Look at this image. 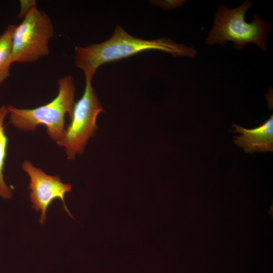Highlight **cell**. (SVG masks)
<instances>
[{"label": "cell", "mask_w": 273, "mask_h": 273, "mask_svg": "<svg viewBox=\"0 0 273 273\" xmlns=\"http://www.w3.org/2000/svg\"><path fill=\"white\" fill-rule=\"evenodd\" d=\"M149 50L163 51L173 57L192 58L197 54L193 48L169 38L144 39L132 36L116 25L112 36L107 40L86 47L76 46L74 63L83 72L85 81H92L97 70L103 64Z\"/></svg>", "instance_id": "1"}, {"label": "cell", "mask_w": 273, "mask_h": 273, "mask_svg": "<svg viewBox=\"0 0 273 273\" xmlns=\"http://www.w3.org/2000/svg\"><path fill=\"white\" fill-rule=\"evenodd\" d=\"M252 5L250 1H246L232 9L224 5L218 7L214 14L212 27L205 40L206 44H218L225 47L226 42L230 41L237 50H242L248 43H253L261 51L266 52V39L270 26L257 14L253 15L251 23L245 21L246 13Z\"/></svg>", "instance_id": "2"}, {"label": "cell", "mask_w": 273, "mask_h": 273, "mask_svg": "<svg viewBox=\"0 0 273 273\" xmlns=\"http://www.w3.org/2000/svg\"><path fill=\"white\" fill-rule=\"evenodd\" d=\"M58 93L51 102L33 109L7 107L10 120L16 128L23 131H34L43 125L50 138L57 143L63 136L65 117H71L74 104L75 87L73 77L66 75L57 80Z\"/></svg>", "instance_id": "3"}, {"label": "cell", "mask_w": 273, "mask_h": 273, "mask_svg": "<svg viewBox=\"0 0 273 273\" xmlns=\"http://www.w3.org/2000/svg\"><path fill=\"white\" fill-rule=\"evenodd\" d=\"M21 12L23 19L15 25L12 34V60L13 63H34L49 54L54 28L50 17L34 2Z\"/></svg>", "instance_id": "4"}, {"label": "cell", "mask_w": 273, "mask_h": 273, "mask_svg": "<svg viewBox=\"0 0 273 273\" xmlns=\"http://www.w3.org/2000/svg\"><path fill=\"white\" fill-rule=\"evenodd\" d=\"M92 82L85 81L83 94L74 103L70 123L62 138L57 143L64 147L69 160L83 153L87 141L97 129L98 116L104 111Z\"/></svg>", "instance_id": "5"}, {"label": "cell", "mask_w": 273, "mask_h": 273, "mask_svg": "<svg viewBox=\"0 0 273 273\" xmlns=\"http://www.w3.org/2000/svg\"><path fill=\"white\" fill-rule=\"evenodd\" d=\"M22 167L29 176L28 189L31 190L30 199L32 208L41 212L40 223H43L49 207L56 199L61 200L65 211L74 219L65 202L66 194L72 190L71 184L62 183L58 176L47 174L41 169L34 166L29 161H24Z\"/></svg>", "instance_id": "6"}, {"label": "cell", "mask_w": 273, "mask_h": 273, "mask_svg": "<svg viewBox=\"0 0 273 273\" xmlns=\"http://www.w3.org/2000/svg\"><path fill=\"white\" fill-rule=\"evenodd\" d=\"M235 129L233 132L241 134L235 137L236 145L242 147L244 151L249 153L255 152H265L273 151V116L259 126L252 129H247L241 126L233 124Z\"/></svg>", "instance_id": "7"}, {"label": "cell", "mask_w": 273, "mask_h": 273, "mask_svg": "<svg viewBox=\"0 0 273 273\" xmlns=\"http://www.w3.org/2000/svg\"><path fill=\"white\" fill-rule=\"evenodd\" d=\"M15 25H10L0 35V84L10 75L12 60V38Z\"/></svg>", "instance_id": "8"}, {"label": "cell", "mask_w": 273, "mask_h": 273, "mask_svg": "<svg viewBox=\"0 0 273 273\" xmlns=\"http://www.w3.org/2000/svg\"><path fill=\"white\" fill-rule=\"evenodd\" d=\"M8 113L7 107L2 106L0 107V197L5 199H10L12 196L11 189L5 182L3 174L8 145L4 121Z\"/></svg>", "instance_id": "9"}, {"label": "cell", "mask_w": 273, "mask_h": 273, "mask_svg": "<svg viewBox=\"0 0 273 273\" xmlns=\"http://www.w3.org/2000/svg\"><path fill=\"white\" fill-rule=\"evenodd\" d=\"M185 2V1H163L156 3L164 9H172L180 7Z\"/></svg>", "instance_id": "10"}]
</instances>
